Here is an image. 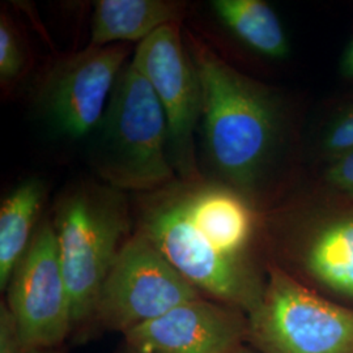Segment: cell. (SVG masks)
I'll return each mask as SVG.
<instances>
[{"mask_svg": "<svg viewBox=\"0 0 353 353\" xmlns=\"http://www.w3.org/2000/svg\"><path fill=\"white\" fill-rule=\"evenodd\" d=\"M137 230L203 296L248 316L267 281L263 214L221 182L168 185L143 205Z\"/></svg>", "mask_w": 353, "mask_h": 353, "instance_id": "1", "label": "cell"}, {"mask_svg": "<svg viewBox=\"0 0 353 353\" xmlns=\"http://www.w3.org/2000/svg\"><path fill=\"white\" fill-rule=\"evenodd\" d=\"M188 49L202 87V123L210 164L219 182L259 211L285 188L294 130L278 90L242 74L189 34Z\"/></svg>", "mask_w": 353, "mask_h": 353, "instance_id": "2", "label": "cell"}, {"mask_svg": "<svg viewBox=\"0 0 353 353\" xmlns=\"http://www.w3.org/2000/svg\"><path fill=\"white\" fill-rule=\"evenodd\" d=\"M267 263L353 309V201L314 188L263 214Z\"/></svg>", "mask_w": 353, "mask_h": 353, "instance_id": "3", "label": "cell"}, {"mask_svg": "<svg viewBox=\"0 0 353 353\" xmlns=\"http://www.w3.org/2000/svg\"><path fill=\"white\" fill-rule=\"evenodd\" d=\"M71 301L72 344L94 336V313L103 281L130 239L126 198L109 185L70 191L52 220Z\"/></svg>", "mask_w": 353, "mask_h": 353, "instance_id": "4", "label": "cell"}, {"mask_svg": "<svg viewBox=\"0 0 353 353\" xmlns=\"http://www.w3.org/2000/svg\"><path fill=\"white\" fill-rule=\"evenodd\" d=\"M89 161L117 190L157 191L173 183L169 128L148 80L127 63L93 130Z\"/></svg>", "mask_w": 353, "mask_h": 353, "instance_id": "5", "label": "cell"}, {"mask_svg": "<svg viewBox=\"0 0 353 353\" xmlns=\"http://www.w3.org/2000/svg\"><path fill=\"white\" fill-rule=\"evenodd\" d=\"M248 344L259 353H353V309L267 263L263 299L249 314Z\"/></svg>", "mask_w": 353, "mask_h": 353, "instance_id": "6", "label": "cell"}, {"mask_svg": "<svg viewBox=\"0 0 353 353\" xmlns=\"http://www.w3.org/2000/svg\"><path fill=\"white\" fill-rule=\"evenodd\" d=\"M202 296L151 241L135 230L103 281L94 313V335L102 331L125 335Z\"/></svg>", "mask_w": 353, "mask_h": 353, "instance_id": "7", "label": "cell"}, {"mask_svg": "<svg viewBox=\"0 0 353 353\" xmlns=\"http://www.w3.org/2000/svg\"><path fill=\"white\" fill-rule=\"evenodd\" d=\"M179 24H170L140 42L131 64L144 76L164 109L173 168L185 182L201 181L194 134L202 119V87Z\"/></svg>", "mask_w": 353, "mask_h": 353, "instance_id": "8", "label": "cell"}, {"mask_svg": "<svg viewBox=\"0 0 353 353\" xmlns=\"http://www.w3.org/2000/svg\"><path fill=\"white\" fill-rule=\"evenodd\" d=\"M6 293L3 301L28 344L41 348H64L71 344V301L50 219L38 225Z\"/></svg>", "mask_w": 353, "mask_h": 353, "instance_id": "9", "label": "cell"}, {"mask_svg": "<svg viewBox=\"0 0 353 353\" xmlns=\"http://www.w3.org/2000/svg\"><path fill=\"white\" fill-rule=\"evenodd\" d=\"M128 54L123 43L89 45L55 64L39 94L51 125L74 139L89 137L101 121Z\"/></svg>", "mask_w": 353, "mask_h": 353, "instance_id": "10", "label": "cell"}, {"mask_svg": "<svg viewBox=\"0 0 353 353\" xmlns=\"http://www.w3.org/2000/svg\"><path fill=\"white\" fill-rule=\"evenodd\" d=\"M249 316L205 296L123 335V353H233L248 344Z\"/></svg>", "mask_w": 353, "mask_h": 353, "instance_id": "11", "label": "cell"}, {"mask_svg": "<svg viewBox=\"0 0 353 353\" xmlns=\"http://www.w3.org/2000/svg\"><path fill=\"white\" fill-rule=\"evenodd\" d=\"M183 3L168 0H99L90 23V45L143 42L170 24H181Z\"/></svg>", "mask_w": 353, "mask_h": 353, "instance_id": "12", "label": "cell"}, {"mask_svg": "<svg viewBox=\"0 0 353 353\" xmlns=\"http://www.w3.org/2000/svg\"><path fill=\"white\" fill-rule=\"evenodd\" d=\"M211 8L220 23L248 49L281 61L290 54V45L278 13L262 0H214Z\"/></svg>", "mask_w": 353, "mask_h": 353, "instance_id": "13", "label": "cell"}, {"mask_svg": "<svg viewBox=\"0 0 353 353\" xmlns=\"http://www.w3.org/2000/svg\"><path fill=\"white\" fill-rule=\"evenodd\" d=\"M45 199V186L37 178L20 183L0 207V290L6 292L10 279L37 229V219Z\"/></svg>", "mask_w": 353, "mask_h": 353, "instance_id": "14", "label": "cell"}, {"mask_svg": "<svg viewBox=\"0 0 353 353\" xmlns=\"http://www.w3.org/2000/svg\"><path fill=\"white\" fill-rule=\"evenodd\" d=\"M353 150V101L336 109L316 132L314 153L319 164Z\"/></svg>", "mask_w": 353, "mask_h": 353, "instance_id": "15", "label": "cell"}, {"mask_svg": "<svg viewBox=\"0 0 353 353\" xmlns=\"http://www.w3.org/2000/svg\"><path fill=\"white\" fill-rule=\"evenodd\" d=\"M316 189L353 201V150L321 165Z\"/></svg>", "mask_w": 353, "mask_h": 353, "instance_id": "16", "label": "cell"}, {"mask_svg": "<svg viewBox=\"0 0 353 353\" xmlns=\"http://www.w3.org/2000/svg\"><path fill=\"white\" fill-rule=\"evenodd\" d=\"M26 65V51L20 37L6 14L0 19V80L3 87L21 75Z\"/></svg>", "mask_w": 353, "mask_h": 353, "instance_id": "17", "label": "cell"}, {"mask_svg": "<svg viewBox=\"0 0 353 353\" xmlns=\"http://www.w3.org/2000/svg\"><path fill=\"white\" fill-rule=\"evenodd\" d=\"M68 348H41L28 344L13 321L6 303L0 301V353H67Z\"/></svg>", "mask_w": 353, "mask_h": 353, "instance_id": "18", "label": "cell"}, {"mask_svg": "<svg viewBox=\"0 0 353 353\" xmlns=\"http://www.w3.org/2000/svg\"><path fill=\"white\" fill-rule=\"evenodd\" d=\"M341 74L343 79L353 83V36L341 54Z\"/></svg>", "mask_w": 353, "mask_h": 353, "instance_id": "19", "label": "cell"}, {"mask_svg": "<svg viewBox=\"0 0 353 353\" xmlns=\"http://www.w3.org/2000/svg\"><path fill=\"white\" fill-rule=\"evenodd\" d=\"M123 353V352H122ZM233 353H259L256 350H254L250 344H245L242 345L241 348H239L237 351H234Z\"/></svg>", "mask_w": 353, "mask_h": 353, "instance_id": "20", "label": "cell"}]
</instances>
